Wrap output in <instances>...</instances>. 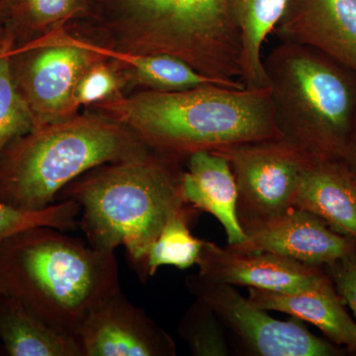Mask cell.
Wrapping results in <instances>:
<instances>
[{"label": "cell", "instance_id": "cell-14", "mask_svg": "<svg viewBox=\"0 0 356 356\" xmlns=\"http://www.w3.org/2000/svg\"><path fill=\"white\" fill-rule=\"evenodd\" d=\"M293 205L356 242V177L343 159L313 156L302 173Z\"/></svg>", "mask_w": 356, "mask_h": 356}, {"label": "cell", "instance_id": "cell-20", "mask_svg": "<svg viewBox=\"0 0 356 356\" xmlns=\"http://www.w3.org/2000/svg\"><path fill=\"white\" fill-rule=\"evenodd\" d=\"M189 218L191 214L187 208L170 218L147 250L140 273V280L154 276L161 266L186 269L197 264L204 241L192 235L188 227Z\"/></svg>", "mask_w": 356, "mask_h": 356}, {"label": "cell", "instance_id": "cell-17", "mask_svg": "<svg viewBox=\"0 0 356 356\" xmlns=\"http://www.w3.org/2000/svg\"><path fill=\"white\" fill-rule=\"evenodd\" d=\"M0 343L8 356H83L76 337L51 327L2 292Z\"/></svg>", "mask_w": 356, "mask_h": 356}, {"label": "cell", "instance_id": "cell-12", "mask_svg": "<svg viewBox=\"0 0 356 356\" xmlns=\"http://www.w3.org/2000/svg\"><path fill=\"white\" fill-rule=\"evenodd\" d=\"M202 280L294 294L330 280L324 267L271 252H238L204 241L197 262Z\"/></svg>", "mask_w": 356, "mask_h": 356}, {"label": "cell", "instance_id": "cell-8", "mask_svg": "<svg viewBox=\"0 0 356 356\" xmlns=\"http://www.w3.org/2000/svg\"><path fill=\"white\" fill-rule=\"evenodd\" d=\"M196 298L213 309L252 355L259 356H336L343 351L312 334L297 321H280L243 298L232 285L202 280H186Z\"/></svg>", "mask_w": 356, "mask_h": 356}, {"label": "cell", "instance_id": "cell-2", "mask_svg": "<svg viewBox=\"0 0 356 356\" xmlns=\"http://www.w3.org/2000/svg\"><path fill=\"white\" fill-rule=\"evenodd\" d=\"M182 172L175 159L146 152L89 170L63 188L56 202L79 204L88 245L105 252L122 245L140 275L149 245L170 218L186 208Z\"/></svg>", "mask_w": 356, "mask_h": 356}, {"label": "cell", "instance_id": "cell-1", "mask_svg": "<svg viewBox=\"0 0 356 356\" xmlns=\"http://www.w3.org/2000/svg\"><path fill=\"white\" fill-rule=\"evenodd\" d=\"M120 290L115 252L95 250L62 229L35 227L0 245V292L70 336L93 307Z\"/></svg>", "mask_w": 356, "mask_h": 356}, {"label": "cell", "instance_id": "cell-23", "mask_svg": "<svg viewBox=\"0 0 356 356\" xmlns=\"http://www.w3.org/2000/svg\"><path fill=\"white\" fill-rule=\"evenodd\" d=\"M221 323L208 304L196 298L182 318L178 332L193 355L227 356L229 348Z\"/></svg>", "mask_w": 356, "mask_h": 356}, {"label": "cell", "instance_id": "cell-18", "mask_svg": "<svg viewBox=\"0 0 356 356\" xmlns=\"http://www.w3.org/2000/svg\"><path fill=\"white\" fill-rule=\"evenodd\" d=\"M241 33L242 77L247 88H268L261 51L286 10L289 0H228Z\"/></svg>", "mask_w": 356, "mask_h": 356}, {"label": "cell", "instance_id": "cell-25", "mask_svg": "<svg viewBox=\"0 0 356 356\" xmlns=\"http://www.w3.org/2000/svg\"><path fill=\"white\" fill-rule=\"evenodd\" d=\"M118 88V79L105 65L93 64L77 84L74 102L76 106L100 102L113 95Z\"/></svg>", "mask_w": 356, "mask_h": 356}, {"label": "cell", "instance_id": "cell-27", "mask_svg": "<svg viewBox=\"0 0 356 356\" xmlns=\"http://www.w3.org/2000/svg\"><path fill=\"white\" fill-rule=\"evenodd\" d=\"M341 159H343L344 163L348 166L351 172L356 177V130L355 134H353V137L351 139L348 151H346V154H344L343 158Z\"/></svg>", "mask_w": 356, "mask_h": 356}, {"label": "cell", "instance_id": "cell-26", "mask_svg": "<svg viewBox=\"0 0 356 356\" xmlns=\"http://www.w3.org/2000/svg\"><path fill=\"white\" fill-rule=\"evenodd\" d=\"M324 268L344 305L350 307L356 324V248Z\"/></svg>", "mask_w": 356, "mask_h": 356}, {"label": "cell", "instance_id": "cell-29", "mask_svg": "<svg viewBox=\"0 0 356 356\" xmlns=\"http://www.w3.org/2000/svg\"><path fill=\"white\" fill-rule=\"evenodd\" d=\"M0 355H6V353H4L3 346H2L1 343H0Z\"/></svg>", "mask_w": 356, "mask_h": 356}, {"label": "cell", "instance_id": "cell-15", "mask_svg": "<svg viewBox=\"0 0 356 356\" xmlns=\"http://www.w3.org/2000/svg\"><path fill=\"white\" fill-rule=\"evenodd\" d=\"M181 194L187 204L206 211L221 222L229 245L243 243L245 231L238 214V192L228 161L213 152H197L187 158Z\"/></svg>", "mask_w": 356, "mask_h": 356}, {"label": "cell", "instance_id": "cell-3", "mask_svg": "<svg viewBox=\"0 0 356 356\" xmlns=\"http://www.w3.org/2000/svg\"><path fill=\"white\" fill-rule=\"evenodd\" d=\"M111 108L147 146L172 159L282 138L268 88L149 90Z\"/></svg>", "mask_w": 356, "mask_h": 356}, {"label": "cell", "instance_id": "cell-19", "mask_svg": "<svg viewBox=\"0 0 356 356\" xmlns=\"http://www.w3.org/2000/svg\"><path fill=\"white\" fill-rule=\"evenodd\" d=\"M124 58L132 65L140 81L151 86L154 91L177 92L211 86L236 89L245 88L241 81L229 83L205 76L186 60L170 54L125 56Z\"/></svg>", "mask_w": 356, "mask_h": 356}, {"label": "cell", "instance_id": "cell-10", "mask_svg": "<svg viewBox=\"0 0 356 356\" xmlns=\"http://www.w3.org/2000/svg\"><path fill=\"white\" fill-rule=\"evenodd\" d=\"M83 356H172L175 343L120 291L93 307L74 334Z\"/></svg>", "mask_w": 356, "mask_h": 356}, {"label": "cell", "instance_id": "cell-4", "mask_svg": "<svg viewBox=\"0 0 356 356\" xmlns=\"http://www.w3.org/2000/svg\"><path fill=\"white\" fill-rule=\"evenodd\" d=\"M283 139L312 156L341 159L356 130V72L318 49L281 42L264 58Z\"/></svg>", "mask_w": 356, "mask_h": 356}, {"label": "cell", "instance_id": "cell-7", "mask_svg": "<svg viewBox=\"0 0 356 356\" xmlns=\"http://www.w3.org/2000/svg\"><path fill=\"white\" fill-rule=\"evenodd\" d=\"M213 153L226 159L235 175L242 226L294 207L302 173L313 158L283 138L220 147Z\"/></svg>", "mask_w": 356, "mask_h": 356}, {"label": "cell", "instance_id": "cell-16", "mask_svg": "<svg viewBox=\"0 0 356 356\" xmlns=\"http://www.w3.org/2000/svg\"><path fill=\"white\" fill-rule=\"evenodd\" d=\"M248 300L266 311L286 313L316 325L332 343L356 353V324L344 308L331 280L303 292H271L248 288Z\"/></svg>", "mask_w": 356, "mask_h": 356}, {"label": "cell", "instance_id": "cell-21", "mask_svg": "<svg viewBox=\"0 0 356 356\" xmlns=\"http://www.w3.org/2000/svg\"><path fill=\"white\" fill-rule=\"evenodd\" d=\"M36 128L34 115L16 86L10 56L0 55V154L13 140Z\"/></svg>", "mask_w": 356, "mask_h": 356}, {"label": "cell", "instance_id": "cell-6", "mask_svg": "<svg viewBox=\"0 0 356 356\" xmlns=\"http://www.w3.org/2000/svg\"><path fill=\"white\" fill-rule=\"evenodd\" d=\"M152 53L186 60L205 76L242 77L241 33L228 0H130Z\"/></svg>", "mask_w": 356, "mask_h": 356}, {"label": "cell", "instance_id": "cell-13", "mask_svg": "<svg viewBox=\"0 0 356 356\" xmlns=\"http://www.w3.org/2000/svg\"><path fill=\"white\" fill-rule=\"evenodd\" d=\"M273 34L318 49L356 72V0H289Z\"/></svg>", "mask_w": 356, "mask_h": 356}, {"label": "cell", "instance_id": "cell-11", "mask_svg": "<svg viewBox=\"0 0 356 356\" xmlns=\"http://www.w3.org/2000/svg\"><path fill=\"white\" fill-rule=\"evenodd\" d=\"M245 240L229 248L238 252H271L324 267L356 248V242L332 229L313 213L293 207L280 216L243 225Z\"/></svg>", "mask_w": 356, "mask_h": 356}, {"label": "cell", "instance_id": "cell-22", "mask_svg": "<svg viewBox=\"0 0 356 356\" xmlns=\"http://www.w3.org/2000/svg\"><path fill=\"white\" fill-rule=\"evenodd\" d=\"M81 207L72 200L60 201L42 210L17 209L0 202V245L9 238L35 227H51L70 231L79 225Z\"/></svg>", "mask_w": 356, "mask_h": 356}, {"label": "cell", "instance_id": "cell-9", "mask_svg": "<svg viewBox=\"0 0 356 356\" xmlns=\"http://www.w3.org/2000/svg\"><path fill=\"white\" fill-rule=\"evenodd\" d=\"M16 86L25 98L36 128L67 119L76 106L74 93L95 58L79 44L28 46L7 51Z\"/></svg>", "mask_w": 356, "mask_h": 356}, {"label": "cell", "instance_id": "cell-24", "mask_svg": "<svg viewBox=\"0 0 356 356\" xmlns=\"http://www.w3.org/2000/svg\"><path fill=\"white\" fill-rule=\"evenodd\" d=\"M79 0H6V4L13 29L28 32L67 17L79 7Z\"/></svg>", "mask_w": 356, "mask_h": 356}, {"label": "cell", "instance_id": "cell-5", "mask_svg": "<svg viewBox=\"0 0 356 356\" xmlns=\"http://www.w3.org/2000/svg\"><path fill=\"white\" fill-rule=\"evenodd\" d=\"M146 146L139 137L93 117L35 128L0 154V202L21 210L44 209L84 173L145 154Z\"/></svg>", "mask_w": 356, "mask_h": 356}, {"label": "cell", "instance_id": "cell-28", "mask_svg": "<svg viewBox=\"0 0 356 356\" xmlns=\"http://www.w3.org/2000/svg\"><path fill=\"white\" fill-rule=\"evenodd\" d=\"M13 39L8 30L3 29L0 26V55L6 53V51L13 49Z\"/></svg>", "mask_w": 356, "mask_h": 356}]
</instances>
